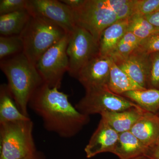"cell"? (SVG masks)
<instances>
[{"mask_svg": "<svg viewBox=\"0 0 159 159\" xmlns=\"http://www.w3.org/2000/svg\"><path fill=\"white\" fill-rule=\"evenodd\" d=\"M129 18L121 20L103 30L99 40V54L109 56L127 32Z\"/></svg>", "mask_w": 159, "mask_h": 159, "instance_id": "cell-16", "label": "cell"}, {"mask_svg": "<svg viewBox=\"0 0 159 159\" xmlns=\"http://www.w3.org/2000/svg\"><path fill=\"white\" fill-rule=\"evenodd\" d=\"M85 92L84 97L75 106L80 112L89 116L139 107L125 97L113 93L108 88Z\"/></svg>", "mask_w": 159, "mask_h": 159, "instance_id": "cell-8", "label": "cell"}, {"mask_svg": "<svg viewBox=\"0 0 159 159\" xmlns=\"http://www.w3.org/2000/svg\"><path fill=\"white\" fill-rule=\"evenodd\" d=\"M159 9V0H134L133 14L145 16Z\"/></svg>", "mask_w": 159, "mask_h": 159, "instance_id": "cell-25", "label": "cell"}, {"mask_svg": "<svg viewBox=\"0 0 159 159\" xmlns=\"http://www.w3.org/2000/svg\"><path fill=\"white\" fill-rule=\"evenodd\" d=\"M145 18L154 26L159 29V11L145 16Z\"/></svg>", "mask_w": 159, "mask_h": 159, "instance_id": "cell-29", "label": "cell"}, {"mask_svg": "<svg viewBox=\"0 0 159 159\" xmlns=\"http://www.w3.org/2000/svg\"><path fill=\"white\" fill-rule=\"evenodd\" d=\"M31 119L0 123V159H20L37 151Z\"/></svg>", "mask_w": 159, "mask_h": 159, "instance_id": "cell-5", "label": "cell"}, {"mask_svg": "<svg viewBox=\"0 0 159 159\" xmlns=\"http://www.w3.org/2000/svg\"><path fill=\"white\" fill-rule=\"evenodd\" d=\"M24 44L20 35L0 36V59L23 53Z\"/></svg>", "mask_w": 159, "mask_h": 159, "instance_id": "cell-22", "label": "cell"}, {"mask_svg": "<svg viewBox=\"0 0 159 159\" xmlns=\"http://www.w3.org/2000/svg\"><path fill=\"white\" fill-rule=\"evenodd\" d=\"M149 148L129 131L119 134L112 153L120 159H133L146 155Z\"/></svg>", "mask_w": 159, "mask_h": 159, "instance_id": "cell-15", "label": "cell"}, {"mask_svg": "<svg viewBox=\"0 0 159 159\" xmlns=\"http://www.w3.org/2000/svg\"><path fill=\"white\" fill-rule=\"evenodd\" d=\"M85 0H62V3L70 8L72 10H75L79 9L83 5Z\"/></svg>", "mask_w": 159, "mask_h": 159, "instance_id": "cell-28", "label": "cell"}, {"mask_svg": "<svg viewBox=\"0 0 159 159\" xmlns=\"http://www.w3.org/2000/svg\"><path fill=\"white\" fill-rule=\"evenodd\" d=\"M67 34L62 28L50 20L31 15L20 34L24 44L23 53L35 66L40 57Z\"/></svg>", "mask_w": 159, "mask_h": 159, "instance_id": "cell-4", "label": "cell"}, {"mask_svg": "<svg viewBox=\"0 0 159 159\" xmlns=\"http://www.w3.org/2000/svg\"><path fill=\"white\" fill-rule=\"evenodd\" d=\"M31 15L45 18L70 34L76 27L74 11L61 1L29 0L28 9Z\"/></svg>", "mask_w": 159, "mask_h": 159, "instance_id": "cell-9", "label": "cell"}, {"mask_svg": "<svg viewBox=\"0 0 159 159\" xmlns=\"http://www.w3.org/2000/svg\"><path fill=\"white\" fill-rule=\"evenodd\" d=\"M127 31L133 33L142 40L159 34V29L152 25L143 16L134 14L129 18Z\"/></svg>", "mask_w": 159, "mask_h": 159, "instance_id": "cell-21", "label": "cell"}, {"mask_svg": "<svg viewBox=\"0 0 159 159\" xmlns=\"http://www.w3.org/2000/svg\"><path fill=\"white\" fill-rule=\"evenodd\" d=\"M134 0H85L74 11L76 25L85 29L99 43L103 30L133 14Z\"/></svg>", "mask_w": 159, "mask_h": 159, "instance_id": "cell-2", "label": "cell"}, {"mask_svg": "<svg viewBox=\"0 0 159 159\" xmlns=\"http://www.w3.org/2000/svg\"><path fill=\"white\" fill-rule=\"evenodd\" d=\"M69 35L66 50L69 62L68 73L71 77L77 78L81 69L99 55V43L90 33L79 26L76 25Z\"/></svg>", "mask_w": 159, "mask_h": 159, "instance_id": "cell-7", "label": "cell"}, {"mask_svg": "<svg viewBox=\"0 0 159 159\" xmlns=\"http://www.w3.org/2000/svg\"><path fill=\"white\" fill-rule=\"evenodd\" d=\"M30 17L31 15L27 10L0 15L1 36L20 35Z\"/></svg>", "mask_w": 159, "mask_h": 159, "instance_id": "cell-19", "label": "cell"}, {"mask_svg": "<svg viewBox=\"0 0 159 159\" xmlns=\"http://www.w3.org/2000/svg\"><path fill=\"white\" fill-rule=\"evenodd\" d=\"M43 84L29 101V107L40 117L46 130L63 139L79 133L90 121L89 116L72 105L69 95Z\"/></svg>", "mask_w": 159, "mask_h": 159, "instance_id": "cell-1", "label": "cell"}, {"mask_svg": "<svg viewBox=\"0 0 159 159\" xmlns=\"http://www.w3.org/2000/svg\"><path fill=\"white\" fill-rule=\"evenodd\" d=\"M110 58V72L108 88L113 93L122 95L130 91L145 89L140 86L121 70Z\"/></svg>", "mask_w": 159, "mask_h": 159, "instance_id": "cell-17", "label": "cell"}, {"mask_svg": "<svg viewBox=\"0 0 159 159\" xmlns=\"http://www.w3.org/2000/svg\"><path fill=\"white\" fill-rule=\"evenodd\" d=\"M0 68L18 107L29 117V101L36 89L44 83L35 66L22 53L1 60Z\"/></svg>", "mask_w": 159, "mask_h": 159, "instance_id": "cell-3", "label": "cell"}, {"mask_svg": "<svg viewBox=\"0 0 159 159\" xmlns=\"http://www.w3.org/2000/svg\"><path fill=\"white\" fill-rule=\"evenodd\" d=\"M148 148L153 147L159 137V117L145 111L130 130Z\"/></svg>", "mask_w": 159, "mask_h": 159, "instance_id": "cell-13", "label": "cell"}, {"mask_svg": "<svg viewBox=\"0 0 159 159\" xmlns=\"http://www.w3.org/2000/svg\"><path fill=\"white\" fill-rule=\"evenodd\" d=\"M145 110L139 107L120 111L102 114L101 119L118 133L130 131Z\"/></svg>", "mask_w": 159, "mask_h": 159, "instance_id": "cell-14", "label": "cell"}, {"mask_svg": "<svg viewBox=\"0 0 159 159\" xmlns=\"http://www.w3.org/2000/svg\"><path fill=\"white\" fill-rule=\"evenodd\" d=\"M119 134L104 120L100 119L97 129L84 148L87 157L91 158L103 152L112 153Z\"/></svg>", "mask_w": 159, "mask_h": 159, "instance_id": "cell-12", "label": "cell"}, {"mask_svg": "<svg viewBox=\"0 0 159 159\" xmlns=\"http://www.w3.org/2000/svg\"><path fill=\"white\" fill-rule=\"evenodd\" d=\"M152 148H155L159 151V137L157 140V142L154 145L153 147H152Z\"/></svg>", "mask_w": 159, "mask_h": 159, "instance_id": "cell-32", "label": "cell"}, {"mask_svg": "<svg viewBox=\"0 0 159 159\" xmlns=\"http://www.w3.org/2000/svg\"><path fill=\"white\" fill-rule=\"evenodd\" d=\"M146 156L149 159H159V151L154 148H150Z\"/></svg>", "mask_w": 159, "mask_h": 159, "instance_id": "cell-30", "label": "cell"}, {"mask_svg": "<svg viewBox=\"0 0 159 159\" xmlns=\"http://www.w3.org/2000/svg\"><path fill=\"white\" fill-rule=\"evenodd\" d=\"M149 54L139 47L128 56L112 59L121 70L140 86L147 89Z\"/></svg>", "mask_w": 159, "mask_h": 159, "instance_id": "cell-11", "label": "cell"}, {"mask_svg": "<svg viewBox=\"0 0 159 159\" xmlns=\"http://www.w3.org/2000/svg\"><path fill=\"white\" fill-rule=\"evenodd\" d=\"M147 89H159V53L149 54Z\"/></svg>", "mask_w": 159, "mask_h": 159, "instance_id": "cell-24", "label": "cell"}, {"mask_svg": "<svg viewBox=\"0 0 159 159\" xmlns=\"http://www.w3.org/2000/svg\"><path fill=\"white\" fill-rule=\"evenodd\" d=\"M70 35L67 34L40 57L35 67L44 83L52 88L60 89L63 77L68 72L69 62L66 53Z\"/></svg>", "mask_w": 159, "mask_h": 159, "instance_id": "cell-6", "label": "cell"}, {"mask_svg": "<svg viewBox=\"0 0 159 159\" xmlns=\"http://www.w3.org/2000/svg\"><path fill=\"white\" fill-rule=\"evenodd\" d=\"M139 48L148 54L159 53V34L142 40Z\"/></svg>", "mask_w": 159, "mask_h": 159, "instance_id": "cell-27", "label": "cell"}, {"mask_svg": "<svg viewBox=\"0 0 159 159\" xmlns=\"http://www.w3.org/2000/svg\"><path fill=\"white\" fill-rule=\"evenodd\" d=\"M29 0H1L0 15L27 10Z\"/></svg>", "mask_w": 159, "mask_h": 159, "instance_id": "cell-26", "label": "cell"}, {"mask_svg": "<svg viewBox=\"0 0 159 159\" xmlns=\"http://www.w3.org/2000/svg\"><path fill=\"white\" fill-rule=\"evenodd\" d=\"M20 159H46V158L44 155L43 152L37 150L36 152L32 154Z\"/></svg>", "mask_w": 159, "mask_h": 159, "instance_id": "cell-31", "label": "cell"}, {"mask_svg": "<svg viewBox=\"0 0 159 159\" xmlns=\"http://www.w3.org/2000/svg\"><path fill=\"white\" fill-rule=\"evenodd\" d=\"M142 40L127 31L109 57L112 59L126 57L139 47Z\"/></svg>", "mask_w": 159, "mask_h": 159, "instance_id": "cell-23", "label": "cell"}, {"mask_svg": "<svg viewBox=\"0 0 159 159\" xmlns=\"http://www.w3.org/2000/svg\"><path fill=\"white\" fill-rule=\"evenodd\" d=\"M146 111L156 114L159 111V89H145L122 94Z\"/></svg>", "mask_w": 159, "mask_h": 159, "instance_id": "cell-20", "label": "cell"}, {"mask_svg": "<svg viewBox=\"0 0 159 159\" xmlns=\"http://www.w3.org/2000/svg\"><path fill=\"white\" fill-rule=\"evenodd\" d=\"M157 115H158V116H159V111H158L157 112Z\"/></svg>", "mask_w": 159, "mask_h": 159, "instance_id": "cell-34", "label": "cell"}, {"mask_svg": "<svg viewBox=\"0 0 159 159\" xmlns=\"http://www.w3.org/2000/svg\"><path fill=\"white\" fill-rule=\"evenodd\" d=\"M159 11V10H158V11Z\"/></svg>", "mask_w": 159, "mask_h": 159, "instance_id": "cell-35", "label": "cell"}, {"mask_svg": "<svg viewBox=\"0 0 159 159\" xmlns=\"http://www.w3.org/2000/svg\"><path fill=\"white\" fill-rule=\"evenodd\" d=\"M133 159H149L148 157L146 156H142L138 157L135 158Z\"/></svg>", "mask_w": 159, "mask_h": 159, "instance_id": "cell-33", "label": "cell"}, {"mask_svg": "<svg viewBox=\"0 0 159 159\" xmlns=\"http://www.w3.org/2000/svg\"><path fill=\"white\" fill-rule=\"evenodd\" d=\"M30 119L25 116L18 107L8 85L0 86V123L16 122Z\"/></svg>", "mask_w": 159, "mask_h": 159, "instance_id": "cell-18", "label": "cell"}, {"mask_svg": "<svg viewBox=\"0 0 159 159\" xmlns=\"http://www.w3.org/2000/svg\"><path fill=\"white\" fill-rule=\"evenodd\" d=\"M110 58L99 54L81 69L77 78L85 91L108 88Z\"/></svg>", "mask_w": 159, "mask_h": 159, "instance_id": "cell-10", "label": "cell"}]
</instances>
